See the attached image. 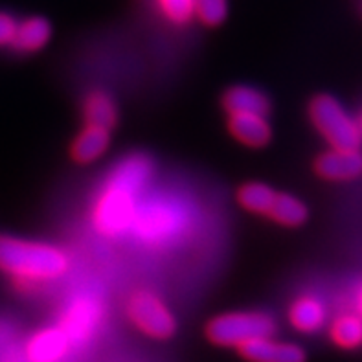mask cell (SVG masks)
Segmentation results:
<instances>
[{
	"label": "cell",
	"instance_id": "cell-1",
	"mask_svg": "<svg viewBox=\"0 0 362 362\" xmlns=\"http://www.w3.org/2000/svg\"><path fill=\"white\" fill-rule=\"evenodd\" d=\"M146 158H131L119 165L94 206V225L105 235H119L131 228L136 216V193L149 179Z\"/></svg>",
	"mask_w": 362,
	"mask_h": 362
},
{
	"label": "cell",
	"instance_id": "cell-2",
	"mask_svg": "<svg viewBox=\"0 0 362 362\" xmlns=\"http://www.w3.org/2000/svg\"><path fill=\"white\" fill-rule=\"evenodd\" d=\"M0 271L23 280H55L69 271V257L52 245L0 235Z\"/></svg>",
	"mask_w": 362,
	"mask_h": 362
},
{
	"label": "cell",
	"instance_id": "cell-3",
	"mask_svg": "<svg viewBox=\"0 0 362 362\" xmlns=\"http://www.w3.org/2000/svg\"><path fill=\"white\" fill-rule=\"evenodd\" d=\"M309 118L335 149H361L362 125L329 94H318L309 103Z\"/></svg>",
	"mask_w": 362,
	"mask_h": 362
},
{
	"label": "cell",
	"instance_id": "cell-4",
	"mask_svg": "<svg viewBox=\"0 0 362 362\" xmlns=\"http://www.w3.org/2000/svg\"><path fill=\"white\" fill-rule=\"evenodd\" d=\"M276 324L271 315L259 311L225 313L211 318L206 326V337L211 344L221 348H241L250 340L272 337Z\"/></svg>",
	"mask_w": 362,
	"mask_h": 362
},
{
	"label": "cell",
	"instance_id": "cell-5",
	"mask_svg": "<svg viewBox=\"0 0 362 362\" xmlns=\"http://www.w3.org/2000/svg\"><path fill=\"white\" fill-rule=\"evenodd\" d=\"M127 317L147 337L158 340L171 339L177 331V322L158 296L149 291H138L127 303Z\"/></svg>",
	"mask_w": 362,
	"mask_h": 362
},
{
	"label": "cell",
	"instance_id": "cell-6",
	"mask_svg": "<svg viewBox=\"0 0 362 362\" xmlns=\"http://www.w3.org/2000/svg\"><path fill=\"white\" fill-rule=\"evenodd\" d=\"M72 340L61 326L37 331L24 346L26 362H61L69 354Z\"/></svg>",
	"mask_w": 362,
	"mask_h": 362
},
{
	"label": "cell",
	"instance_id": "cell-7",
	"mask_svg": "<svg viewBox=\"0 0 362 362\" xmlns=\"http://www.w3.org/2000/svg\"><path fill=\"white\" fill-rule=\"evenodd\" d=\"M315 173L326 180H354L362 175L361 149H335L322 153L315 160Z\"/></svg>",
	"mask_w": 362,
	"mask_h": 362
},
{
	"label": "cell",
	"instance_id": "cell-8",
	"mask_svg": "<svg viewBox=\"0 0 362 362\" xmlns=\"http://www.w3.org/2000/svg\"><path fill=\"white\" fill-rule=\"evenodd\" d=\"M239 355L248 362H305V351L298 344L281 342L272 337L250 340L241 348Z\"/></svg>",
	"mask_w": 362,
	"mask_h": 362
},
{
	"label": "cell",
	"instance_id": "cell-9",
	"mask_svg": "<svg viewBox=\"0 0 362 362\" xmlns=\"http://www.w3.org/2000/svg\"><path fill=\"white\" fill-rule=\"evenodd\" d=\"M228 129L232 136L248 147H263L272 138V127L267 116L252 115V112L230 115Z\"/></svg>",
	"mask_w": 362,
	"mask_h": 362
},
{
	"label": "cell",
	"instance_id": "cell-10",
	"mask_svg": "<svg viewBox=\"0 0 362 362\" xmlns=\"http://www.w3.org/2000/svg\"><path fill=\"white\" fill-rule=\"evenodd\" d=\"M223 107L228 115H238V112H252V115L267 116L271 112V101L269 98L252 87H232L225 92L223 96Z\"/></svg>",
	"mask_w": 362,
	"mask_h": 362
},
{
	"label": "cell",
	"instance_id": "cell-11",
	"mask_svg": "<svg viewBox=\"0 0 362 362\" xmlns=\"http://www.w3.org/2000/svg\"><path fill=\"white\" fill-rule=\"evenodd\" d=\"M327 320L326 305L315 296H302L291 305V326L300 333H317Z\"/></svg>",
	"mask_w": 362,
	"mask_h": 362
},
{
	"label": "cell",
	"instance_id": "cell-12",
	"mask_svg": "<svg viewBox=\"0 0 362 362\" xmlns=\"http://www.w3.org/2000/svg\"><path fill=\"white\" fill-rule=\"evenodd\" d=\"M110 144V131L103 127H96V125H87L83 129L78 138L74 140L70 153L72 158L79 164H88L100 158L103 153L109 149Z\"/></svg>",
	"mask_w": 362,
	"mask_h": 362
},
{
	"label": "cell",
	"instance_id": "cell-13",
	"mask_svg": "<svg viewBox=\"0 0 362 362\" xmlns=\"http://www.w3.org/2000/svg\"><path fill=\"white\" fill-rule=\"evenodd\" d=\"M50 37L52 26L46 18L30 17L17 24L11 46H15L18 52H37L48 45Z\"/></svg>",
	"mask_w": 362,
	"mask_h": 362
},
{
	"label": "cell",
	"instance_id": "cell-14",
	"mask_svg": "<svg viewBox=\"0 0 362 362\" xmlns=\"http://www.w3.org/2000/svg\"><path fill=\"white\" fill-rule=\"evenodd\" d=\"M83 112H85L87 125H96V127L110 131L118 122V110H116L115 100L105 90H92L85 100Z\"/></svg>",
	"mask_w": 362,
	"mask_h": 362
},
{
	"label": "cell",
	"instance_id": "cell-15",
	"mask_svg": "<svg viewBox=\"0 0 362 362\" xmlns=\"http://www.w3.org/2000/svg\"><path fill=\"white\" fill-rule=\"evenodd\" d=\"M329 339L342 349L362 348V317L357 313L339 315L329 326Z\"/></svg>",
	"mask_w": 362,
	"mask_h": 362
},
{
	"label": "cell",
	"instance_id": "cell-16",
	"mask_svg": "<svg viewBox=\"0 0 362 362\" xmlns=\"http://www.w3.org/2000/svg\"><path fill=\"white\" fill-rule=\"evenodd\" d=\"M269 216L276 223L293 228V226H300L305 223L309 211L300 199L293 197L289 193H276L274 204H272Z\"/></svg>",
	"mask_w": 362,
	"mask_h": 362
},
{
	"label": "cell",
	"instance_id": "cell-17",
	"mask_svg": "<svg viewBox=\"0 0 362 362\" xmlns=\"http://www.w3.org/2000/svg\"><path fill=\"white\" fill-rule=\"evenodd\" d=\"M276 192L263 182H248L243 184L238 192L239 204L248 211L254 214H267L271 211L272 204H274Z\"/></svg>",
	"mask_w": 362,
	"mask_h": 362
},
{
	"label": "cell",
	"instance_id": "cell-18",
	"mask_svg": "<svg viewBox=\"0 0 362 362\" xmlns=\"http://www.w3.org/2000/svg\"><path fill=\"white\" fill-rule=\"evenodd\" d=\"M228 15V0H193V17L204 26H219Z\"/></svg>",
	"mask_w": 362,
	"mask_h": 362
},
{
	"label": "cell",
	"instance_id": "cell-19",
	"mask_svg": "<svg viewBox=\"0 0 362 362\" xmlns=\"http://www.w3.org/2000/svg\"><path fill=\"white\" fill-rule=\"evenodd\" d=\"M165 18L175 24H186L193 17V0H156Z\"/></svg>",
	"mask_w": 362,
	"mask_h": 362
},
{
	"label": "cell",
	"instance_id": "cell-20",
	"mask_svg": "<svg viewBox=\"0 0 362 362\" xmlns=\"http://www.w3.org/2000/svg\"><path fill=\"white\" fill-rule=\"evenodd\" d=\"M17 21L11 15L0 11V46L11 45L15 32H17Z\"/></svg>",
	"mask_w": 362,
	"mask_h": 362
},
{
	"label": "cell",
	"instance_id": "cell-21",
	"mask_svg": "<svg viewBox=\"0 0 362 362\" xmlns=\"http://www.w3.org/2000/svg\"><path fill=\"white\" fill-rule=\"evenodd\" d=\"M355 313L362 317V284L357 289V294H355Z\"/></svg>",
	"mask_w": 362,
	"mask_h": 362
}]
</instances>
